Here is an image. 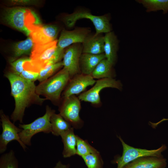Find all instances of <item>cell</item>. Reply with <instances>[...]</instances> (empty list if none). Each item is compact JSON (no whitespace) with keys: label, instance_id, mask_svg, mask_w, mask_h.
Listing matches in <instances>:
<instances>
[{"label":"cell","instance_id":"9c48e42d","mask_svg":"<svg viewBox=\"0 0 168 168\" xmlns=\"http://www.w3.org/2000/svg\"><path fill=\"white\" fill-rule=\"evenodd\" d=\"M0 118L2 131L0 136V153L5 152L8 143L13 140L17 141L25 150L26 146L21 141L19 135L22 129L17 127L12 123L9 117L2 110L0 111Z\"/></svg>","mask_w":168,"mask_h":168},{"label":"cell","instance_id":"5b68a950","mask_svg":"<svg viewBox=\"0 0 168 168\" xmlns=\"http://www.w3.org/2000/svg\"><path fill=\"white\" fill-rule=\"evenodd\" d=\"M55 113L54 110L47 106L45 113L42 116L37 118L30 124H19V127L22 130L19 135L22 142L26 146H30L31 139L35 134L41 132L46 133L51 132L50 119Z\"/></svg>","mask_w":168,"mask_h":168},{"label":"cell","instance_id":"d6986e66","mask_svg":"<svg viewBox=\"0 0 168 168\" xmlns=\"http://www.w3.org/2000/svg\"><path fill=\"white\" fill-rule=\"evenodd\" d=\"M63 143L62 152L64 158H68L76 154L77 135L74 132V128L71 129L60 135Z\"/></svg>","mask_w":168,"mask_h":168},{"label":"cell","instance_id":"ffe728a7","mask_svg":"<svg viewBox=\"0 0 168 168\" xmlns=\"http://www.w3.org/2000/svg\"><path fill=\"white\" fill-rule=\"evenodd\" d=\"M50 122L51 132L55 136H60L72 127L60 114H53L51 117Z\"/></svg>","mask_w":168,"mask_h":168},{"label":"cell","instance_id":"2e32d148","mask_svg":"<svg viewBox=\"0 0 168 168\" xmlns=\"http://www.w3.org/2000/svg\"><path fill=\"white\" fill-rule=\"evenodd\" d=\"M104 37L102 34L88 35L82 43V53L93 54L104 53Z\"/></svg>","mask_w":168,"mask_h":168},{"label":"cell","instance_id":"ba28073f","mask_svg":"<svg viewBox=\"0 0 168 168\" xmlns=\"http://www.w3.org/2000/svg\"><path fill=\"white\" fill-rule=\"evenodd\" d=\"M80 100L76 95L64 98L59 110V114L74 128L82 127V122L79 113L81 109Z\"/></svg>","mask_w":168,"mask_h":168},{"label":"cell","instance_id":"7a4b0ae2","mask_svg":"<svg viewBox=\"0 0 168 168\" xmlns=\"http://www.w3.org/2000/svg\"><path fill=\"white\" fill-rule=\"evenodd\" d=\"M58 41L56 40L44 44H35L30 60L25 63L24 69L39 73L46 67L61 61L64 52L57 47Z\"/></svg>","mask_w":168,"mask_h":168},{"label":"cell","instance_id":"ac0fdd59","mask_svg":"<svg viewBox=\"0 0 168 168\" xmlns=\"http://www.w3.org/2000/svg\"><path fill=\"white\" fill-rule=\"evenodd\" d=\"M104 37V53L106 58L114 65L117 59L118 40L114 32L111 31L105 33Z\"/></svg>","mask_w":168,"mask_h":168},{"label":"cell","instance_id":"f546056e","mask_svg":"<svg viewBox=\"0 0 168 168\" xmlns=\"http://www.w3.org/2000/svg\"><path fill=\"white\" fill-rule=\"evenodd\" d=\"M8 2L12 5L22 6L35 5L39 3L38 1L33 0H11Z\"/></svg>","mask_w":168,"mask_h":168},{"label":"cell","instance_id":"3957f363","mask_svg":"<svg viewBox=\"0 0 168 168\" xmlns=\"http://www.w3.org/2000/svg\"><path fill=\"white\" fill-rule=\"evenodd\" d=\"M2 17L6 23L27 36H29L34 25L39 24L35 13L29 8L23 7L6 8Z\"/></svg>","mask_w":168,"mask_h":168},{"label":"cell","instance_id":"e0dca14e","mask_svg":"<svg viewBox=\"0 0 168 168\" xmlns=\"http://www.w3.org/2000/svg\"><path fill=\"white\" fill-rule=\"evenodd\" d=\"M105 58L104 53L96 55L82 53L79 62L81 73L91 75L99 62Z\"/></svg>","mask_w":168,"mask_h":168},{"label":"cell","instance_id":"4dcf8cb0","mask_svg":"<svg viewBox=\"0 0 168 168\" xmlns=\"http://www.w3.org/2000/svg\"><path fill=\"white\" fill-rule=\"evenodd\" d=\"M69 164H63L61 161H59L53 168H69Z\"/></svg>","mask_w":168,"mask_h":168},{"label":"cell","instance_id":"d4e9b609","mask_svg":"<svg viewBox=\"0 0 168 168\" xmlns=\"http://www.w3.org/2000/svg\"><path fill=\"white\" fill-rule=\"evenodd\" d=\"M76 154L82 157L85 155L99 152L91 146L86 140L77 135Z\"/></svg>","mask_w":168,"mask_h":168},{"label":"cell","instance_id":"277c9868","mask_svg":"<svg viewBox=\"0 0 168 168\" xmlns=\"http://www.w3.org/2000/svg\"><path fill=\"white\" fill-rule=\"evenodd\" d=\"M70 79L68 71L63 68L47 80L36 86V91L46 100L53 102L59 100L62 92L65 89Z\"/></svg>","mask_w":168,"mask_h":168},{"label":"cell","instance_id":"52a82bcc","mask_svg":"<svg viewBox=\"0 0 168 168\" xmlns=\"http://www.w3.org/2000/svg\"><path fill=\"white\" fill-rule=\"evenodd\" d=\"M86 18L90 20L94 24L96 35L110 32L111 28L109 16L105 15L98 16L92 15L88 11L84 10L76 11L64 16L63 21L68 27H72L78 20Z\"/></svg>","mask_w":168,"mask_h":168},{"label":"cell","instance_id":"30bf717a","mask_svg":"<svg viewBox=\"0 0 168 168\" xmlns=\"http://www.w3.org/2000/svg\"><path fill=\"white\" fill-rule=\"evenodd\" d=\"M106 87L114 88L121 90L122 88V85L120 81L113 78L99 79L96 81L91 88L80 94L78 97L81 101L89 102L94 105H99L101 103L100 91Z\"/></svg>","mask_w":168,"mask_h":168},{"label":"cell","instance_id":"1f68e13d","mask_svg":"<svg viewBox=\"0 0 168 168\" xmlns=\"http://www.w3.org/2000/svg\"><path fill=\"white\" fill-rule=\"evenodd\" d=\"M166 120H168V119L164 118L156 123H152L151 122H149V123H150V125L151 127L153 128H155L157 126V125H158L159 124L164 121Z\"/></svg>","mask_w":168,"mask_h":168},{"label":"cell","instance_id":"484cf974","mask_svg":"<svg viewBox=\"0 0 168 168\" xmlns=\"http://www.w3.org/2000/svg\"><path fill=\"white\" fill-rule=\"evenodd\" d=\"M87 168H103L104 162L99 152L82 157Z\"/></svg>","mask_w":168,"mask_h":168},{"label":"cell","instance_id":"5bb4252c","mask_svg":"<svg viewBox=\"0 0 168 168\" xmlns=\"http://www.w3.org/2000/svg\"><path fill=\"white\" fill-rule=\"evenodd\" d=\"M90 32L87 28H77L71 31L63 29L58 41L57 47L64 50L73 44L82 43Z\"/></svg>","mask_w":168,"mask_h":168},{"label":"cell","instance_id":"83f0119b","mask_svg":"<svg viewBox=\"0 0 168 168\" xmlns=\"http://www.w3.org/2000/svg\"><path fill=\"white\" fill-rule=\"evenodd\" d=\"M30 60V58H22L11 62L10 63L12 72L19 76L24 70V64L26 62Z\"/></svg>","mask_w":168,"mask_h":168},{"label":"cell","instance_id":"8992f818","mask_svg":"<svg viewBox=\"0 0 168 168\" xmlns=\"http://www.w3.org/2000/svg\"><path fill=\"white\" fill-rule=\"evenodd\" d=\"M118 138L123 147L122 155L116 157L112 162L117 164V168H122L129 162L139 158L145 156L163 157L161 153L167 147L163 144L159 148L154 150H147L133 147L126 144L120 136Z\"/></svg>","mask_w":168,"mask_h":168},{"label":"cell","instance_id":"603a6c76","mask_svg":"<svg viewBox=\"0 0 168 168\" xmlns=\"http://www.w3.org/2000/svg\"><path fill=\"white\" fill-rule=\"evenodd\" d=\"M136 1L142 4L147 12L162 10L163 13L165 14L168 12V0H138Z\"/></svg>","mask_w":168,"mask_h":168},{"label":"cell","instance_id":"f1b7e54d","mask_svg":"<svg viewBox=\"0 0 168 168\" xmlns=\"http://www.w3.org/2000/svg\"><path fill=\"white\" fill-rule=\"evenodd\" d=\"M19 76L27 81L34 82L38 80L39 73L24 69Z\"/></svg>","mask_w":168,"mask_h":168},{"label":"cell","instance_id":"7402d4cb","mask_svg":"<svg viewBox=\"0 0 168 168\" xmlns=\"http://www.w3.org/2000/svg\"><path fill=\"white\" fill-rule=\"evenodd\" d=\"M34 45L33 40L30 37L14 44L13 46L14 56L12 61L22 55L31 54Z\"/></svg>","mask_w":168,"mask_h":168},{"label":"cell","instance_id":"4fadbf2b","mask_svg":"<svg viewBox=\"0 0 168 168\" xmlns=\"http://www.w3.org/2000/svg\"><path fill=\"white\" fill-rule=\"evenodd\" d=\"M96 82L91 75L77 74L70 79L63 93V97L65 98L79 94Z\"/></svg>","mask_w":168,"mask_h":168},{"label":"cell","instance_id":"cb8c5ba5","mask_svg":"<svg viewBox=\"0 0 168 168\" xmlns=\"http://www.w3.org/2000/svg\"><path fill=\"white\" fill-rule=\"evenodd\" d=\"M0 168H19V162L13 150L2 154L0 158Z\"/></svg>","mask_w":168,"mask_h":168},{"label":"cell","instance_id":"6da1fadb","mask_svg":"<svg viewBox=\"0 0 168 168\" xmlns=\"http://www.w3.org/2000/svg\"><path fill=\"white\" fill-rule=\"evenodd\" d=\"M10 83L11 94L15 101V108L11 115L14 123L19 121L22 123L25 110L31 104L41 105L46 100L36 92L34 82L26 80L12 72L5 75Z\"/></svg>","mask_w":168,"mask_h":168},{"label":"cell","instance_id":"8fae6325","mask_svg":"<svg viewBox=\"0 0 168 168\" xmlns=\"http://www.w3.org/2000/svg\"><path fill=\"white\" fill-rule=\"evenodd\" d=\"M82 51V45L77 43L69 46L64 52L62 61L63 68L68 71L70 79L81 73L79 62Z\"/></svg>","mask_w":168,"mask_h":168},{"label":"cell","instance_id":"44dd1931","mask_svg":"<svg viewBox=\"0 0 168 168\" xmlns=\"http://www.w3.org/2000/svg\"><path fill=\"white\" fill-rule=\"evenodd\" d=\"M113 66L106 58L104 59L98 64L91 75L94 79L113 78L115 75Z\"/></svg>","mask_w":168,"mask_h":168},{"label":"cell","instance_id":"9a60e30c","mask_svg":"<svg viewBox=\"0 0 168 168\" xmlns=\"http://www.w3.org/2000/svg\"><path fill=\"white\" fill-rule=\"evenodd\" d=\"M166 159L164 157L145 156L139 158L122 168H165Z\"/></svg>","mask_w":168,"mask_h":168},{"label":"cell","instance_id":"7c38bea8","mask_svg":"<svg viewBox=\"0 0 168 168\" xmlns=\"http://www.w3.org/2000/svg\"><path fill=\"white\" fill-rule=\"evenodd\" d=\"M58 28L54 25H34L32 27L30 37L35 44L41 45L56 40Z\"/></svg>","mask_w":168,"mask_h":168},{"label":"cell","instance_id":"4316f807","mask_svg":"<svg viewBox=\"0 0 168 168\" xmlns=\"http://www.w3.org/2000/svg\"><path fill=\"white\" fill-rule=\"evenodd\" d=\"M63 66V63L61 61L46 67L39 72L38 80L41 82L47 80Z\"/></svg>","mask_w":168,"mask_h":168}]
</instances>
